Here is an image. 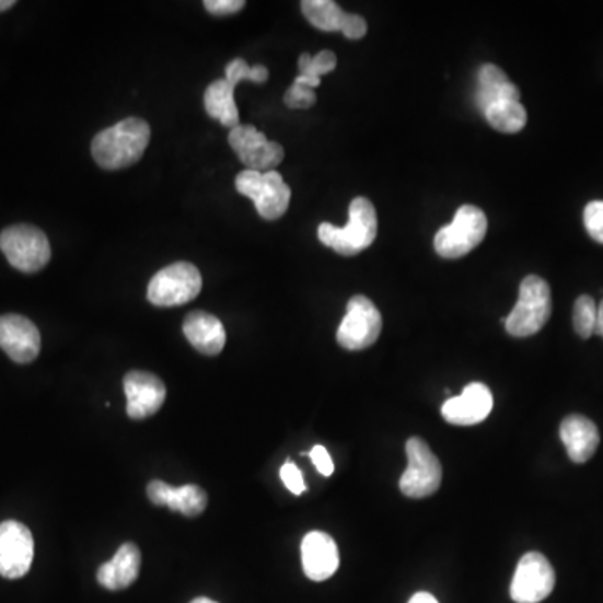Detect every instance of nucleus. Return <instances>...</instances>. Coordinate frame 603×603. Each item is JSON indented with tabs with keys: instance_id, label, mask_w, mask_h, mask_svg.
Listing matches in <instances>:
<instances>
[{
	"instance_id": "1",
	"label": "nucleus",
	"mask_w": 603,
	"mask_h": 603,
	"mask_svg": "<svg viewBox=\"0 0 603 603\" xmlns=\"http://www.w3.org/2000/svg\"><path fill=\"white\" fill-rule=\"evenodd\" d=\"M151 129L144 119L128 118L94 136L91 153L104 170L128 169L138 163L150 144Z\"/></svg>"
},
{
	"instance_id": "2",
	"label": "nucleus",
	"mask_w": 603,
	"mask_h": 603,
	"mask_svg": "<svg viewBox=\"0 0 603 603\" xmlns=\"http://www.w3.org/2000/svg\"><path fill=\"white\" fill-rule=\"evenodd\" d=\"M318 240L344 257L361 254L378 236V213L374 205L364 197L353 198L349 207V223L344 229L321 223Z\"/></svg>"
},
{
	"instance_id": "3",
	"label": "nucleus",
	"mask_w": 603,
	"mask_h": 603,
	"mask_svg": "<svg viewBox=\"0 0 603 603\" xmlns=\"http://www.w3.org/2000/svg\"><path fill=\"white\" fill-rule=\"evenodd\" d=\"M552 315V290L538 276L523 279L517 305L505 318L507 333L513 337L535 336L545 327Z\"/></svg>"
},
{
	"instance_id": "4",
	"label": "nucleus",
	"mask_w": 603,
	"mask_h": 603,
	"mask_svg": "<svg viewBox=\"0 0 603 603\" xmlns=\"http://www.w3.org/2000/svg\"><path fill=\"white\" fill-rule=\"evenodd\" d=\"M486 230L488 218L485 211L475 205H463L454 214L453 222L436 233V252L448 260L464 257L485 240Z\"/></svg>"
},
{
	"instance_id": "5",
	"label": "nucleus",
	"mask_w": 603,
	"mask_h": 603,
	"mask_svg": "<svg viewBox=\"0 0 603 603\" xmlns=\"http://www.w3.org/2000/svg\"><path fill=\"white\" fill-rule=\"evenodd\" d=\"M235 186L240 195L254 201L258 214L268 222L286 214L292 197L289 185L276 170L265 173L243 170L236 176Z\"/></svg>"
},
{
	"instance_id": "6",
	"label": "nucleus",
	"mask_w": 603,
	"mask_h": 603,
	"mask_svg": "<svg viewBox=\"0 0 603 603\" xmlns=\"http://www.w3.org/2000/svg\"><path fill=\"white\" fill-rule=\"evenodd\" d=\"M204 279L189 262H176L158 271L148 286V300L156 308L185 305L200 295Z\"/></svg>"
},
{
	"instance_id": "7",
	"label": "nucleus",
	"mask_w": 603,
	"mask_h": 603,
	"mask_svg": "<svg viewBox=\"0 0 603 603\" xmlns=\"http://www.w3.org/2000/svg\"><path fill=\"white\" fill-rule=\"evenodd\" d=\"M0 251L12 267L24 274H36L50 260V243L46 233L24 223L9 227L0 233Z\"/></svg>"
},
{
	"instance_id": "8",
	"label": "nucleus",
	"mask_w": 603,
	"mask_h": 603,
	"mask_svg": "<svg viewBox=\"0 0 603 603\" xmlns=\"http://www.w3.org/2000/svg\"><path fill=\"white\" fill-rule=\"evenodd\" d=\"M407 469L399 479L403 495L409 498H428L434 495L443 479V468L431 448L421 438H410L406 443Z\"/></svg>"
},
{
	"instance_id": "9",
	"label": "nucleus",
	"mask_w": 603,
	"mask_h": 603,
	"mask_svg": "<svg viewBox=\"0 0 603 603\" xmlns=\"http://www.w3.org/2000/svg\"><path fill=\"white\" fill-rule=\"evenodd\" d=\"M382 315L364 295H353L347 302V312L337 331V343L347 350H362L375 344L381 336Z\"/></svg>"
},
{
	"instance_id": "10",
	"label": "nucleus",
	"mask_w": 603,
	"mask_h": 603,
	"mask_svg": "<svg viewBox=\"0 0 603 603\" xmlns=\"http://www.w3.org/2000/svg\"><path fill=\"white\" fill-rule=\"evenodd\" d=\"M555 570L545 555L530 552L523 555L511 582V599L517 603H540L555 589Z\"/></svg>"
},
{
	"instance_id": "11",
	"label": "nucleus",
	"mask_w": 603,
	"mask_h": 603,
	"mask_svg": "<svg viewBox=\"0 0 603 603\" xmlns=\"http://www.w3.org/2000/svg\"><path fill=\"white\" fill-rule=\"evenodd\" d=\"M229 143L246 170L274 172L282 163L283 148L276 141L267 140V136L255 126L239 125L230 129Z\"/></svg>"
},
{
	"instance_id": "12",
	"label": "nucleus",
	"mask_w": 603,
	"mask_h": 603,
	"mask_svg": "<svg viewBox=\"0 0 603 603\" xmlns=\"http://www.w3.org/2000/svg\"><path fill=\"white\" fill-rule=\"evenodd\" d=\"M34 560L33 533L22 523H0V575L4 579H22Z\"/></svg>"
},
{
	"instance_id": "13",
	"label": "nucleus",
	"mask_w": 603,
	"mask_h": 603,
	"mask_svg": "<svg viewBox=\"0 0 603 603\" xmlns=\"http://www.w3.org/2000/svg\"><path fill=\"white\" fill-rule=\"evenodd\" d=\"M126 410L135 421L156 415L166 397L164 382L147 371H131L125 375Z\"/></svg>"
},
{
	"instance_id": "14",
	"label": "nucleus",
	"mask_w": 603,
	"mask_h": 603,
	"mask_svg": "<svg viewBox=\"0 0 603 603\" xmlns=\"http://www.w3.org/2000/svg\"><path fill=\"white\" fill-rule=\"evenodd\" d=\"M0 349L18 364H30L40 352L39 328L24 315H0Z\"/></svg>"
},
{
	"instance_id": "15",
	"label": "nucleus",
	"mask_w": 603,
	"mask_h": 603,
	"mask_svg": "<svg viewBox=\"0 0 603 603\" xmlns=\"http://www.w3.org/2000/svg\"><path fill=\"white\" fill-rule=\"evenodd\" d=\"M491 409V391L482 382H472L460 396L450 397L443 404L441 415L450 425L475 426L485 421Z\"/></svg>"
},
{
	"instance_id": "16",
	"label": "nucleus",
	"mask_w": 603,
	"mask_h": 603,
	"mask_svg": "<svg viewBox=\"0 0 603 603\" xmlns=\"http://www.w3.org/2000/svg\"><path fill=\"white\" fill-rule=\"evenodd\" d=\"M147 491L154 507H169L185 517H198L207 510L208 495L197 485L170 486L154 479L148 485Z\"/></svg>"
},
{
	"instance_id": "17",
	"label": "nucleus",
	"mask_w": 603,
	"mask_h": 603,
	"mask_svg": "<svg viewBox=\"0 0 603 603\" xmlns=\"http://www.w3.org/2000/svg\"><path fill=\"white\" fill-rule=\"evenodd\" d=\"M302 565L305 575L314 582L331 579L339 568V548L333 536L311 532L302 540Z\"/></svg>"
},
{
	"instance_id": "18",
	"label": "nucleus",
	"mask_w": 603,
	"mask_h": 603,
	"mask_svg": "<svg viewBox=\"0 0 603 603\" xmlns=\"http://www.w3.org/2000/svg\"><path fill=\"white\" fill-rule=\"evenodd\" d=\"M183 334L205 356H218L225 347L227 333L222 321L207 312H192L186 315Z\"/></svg>"
},
{
	"instance_id": "19",
	"label": "nucleus",
	"mask_w": 603,
	"mask_h": 603,
	"mask_svg": "<svg viewBox=\"0 0 603 603\" xmlns=\"http://www.w3.org/2000/svg\"><path fill=\"white\" fill-rule=\"evenodd\" d=\"M560 438L567 448L568 457L577 464L587 463L600 444L599 429L589 418L580 415H571L564 419Z\"/></svg>"
},
{
	"instance_id": "20",
	"label": "nucleus",
	"mask_w": 603,
	"mask_h": 603,
	"mask_svg": "<svg viewBox=\"0 0 603 603\" xmlns=\"http://www.w3.org/2000/svg\"><path fill=\"white\" fill-rule=\"evenodd\" d=\"M141 568V552L135 543L119 546L112 561L101 565L97 582L107 590H125L132 585Z\"/></svg>"
},
{
	"instance_id": "21",
	"label": "nucleus",
	"mask_w": 603,
	"mask_h": 603,
	"mask_svg": "<svg viewBox=\"0 0 603 603\" xmlns=\"http://www.w3.org/2000/svg\"><path fill=\"white\" fill-rule=\"evenodd\" d=\"M520 90L505 74L503 69L495 65H485L478 71V90H476V106L485 112L489 104L498 101H520Z\"/></svg>"
},
{
	"instance_id": "22",
	"label": "nucleus",
	"mask_w": 603,
	"mask_h": 603,
	"mask_svg": "<svg viewBox=\"0 0 603 603\" xmlns=\"http://www.w3.org/2000/svg\"><path fill=\"white\" fill-rule=\"evenodd\" d=\"M235 86L227 79H218L211 82L205 91V109L208 116L222 123L227 128L239 126V107L235 103Z\"/></svg>"
},
{
	"instance_id": "23",
	"label": "nucleus",
	"mask_w": 603,
	"mask_h": 603,
	"mask_svg": "<svg viewBox=\"0 0 603 603\" xmlns=\"http://www.w3.org/2000/svg\"><path fill=\"white\" fill-rule=\"evenodd\" d=\"M483 115H485L486 121L491 125V128L500 132H508V135L522 131L526 126V119H529L525 106L520 101L511 100L489 104Z\"/></svg>"
},
{
	"instance_id": "24",
	"label": "nucleus",
	"mask_w": 603,
	"mask_h": 603,
	"mask_svg": "<svg viewBox=\"0 0 603 603\" xmlns=\"http://www.w3.org/2000/svg\"><path fill=\"white\" fill-rule=\"evenodd\" d=\"M300 5H302L305 19L318 31H324V33L340 31L343 33L347 12H344L339 4L333 0H304Z\"/></svg>"
},
{
	"instance_id": "25",
	"label": "nucleus",
	"mask_w": 603,
	"mask_h": 603,
	"mask_svg": "<svg viewBox=\"0 0 603 603\" xmlns=\"http://www.w3.org/2000/svg\"><path fill=\"white\" fill-rule=\"evenodd\" d=\"M596 312L599 304L590 295H582L577 299L573 305V327L575 333L582 339H589L595 334Z\"/></svg>"
},
{
	"instance_id": "26",
	"label": "nucleus",
	"mask_w": 603,
	"mask_h": 603,
	"mask_svg": "<svg viewBox=\"0 0 603 603\" xmlns=\"http://www.w3.org/2000/svg\"><path fill=\"white\" fill-rule=\"evenodd\" d=\"M337 68L336 54L333 50H321L312 58L311 54L304 53L299 58V74L309 78L321 79V76L328 74Z\"/></svg>"
},
{
	"instance_id": "27",
	"label": "nucleus",
	"mask_w": 603,
	"mask_h": 603,
	"mask_svg": "<svg viewBox=\"0 0 603 603\" xmlns=\"http://www.w3.org/2000/svg\"><path fill=\"white\" fill-rule=\"evenodd\" d=\"M225 79L235 88L239 86L242 81H254L262 84V82L268 79V69L262 65L251 68L243 59H233L225 68Z\"/></svg>"
},
{
	"instance_id": "28",
	"label": "nucleus",
	"mask_w": 603,
	"mask_h": 603,
	"mask_svg": "<svg viewBox=\"0 0 603 603\" xmlns=\"http://www.w3.org/2000/svg\"><path fill=\"white\" fill-rule=\"evenodd\" d=\"M283 101L290 109H309V107L314 106L317 96H315V90L299 84V82H293L292 86L287 90Z\"/></svg>"
},
{
	"instance_id": "29",
	"label": "nucleus",
	"mask_w": 603,
	"mask_h": 603,
	"mask_svg": "<svg viewBox=\"0 0 603 603\" xmlns=\"http://www.w3.org/2000/svg\"><path fill=\"white\" fill-rule=\"evenodd\" d=\"M587 232L595 242L603 243V201H592L583 211Z\"/></svg>"
},
{
	"instance_id": "30",
	"label": "nucleus",
	"mask_w": 603,
	"mask_h": 603,
	"mask_svg": "<svg viewBox=\"0 0 603 603\" xmlns=\"http://www.w3.org/2000/svg\"><path fill=\"white\" fill-rule=\"evenodd\" d=\"M280 478H282L287 489L293 492V495H297V497L305 491L304 476H302V472L297 468L292 461L287 460L286 463H283L282 468H280Z\"/></svg>"
},
{
	"instance_id": "31",
	"label": "nucleus",
	"mask_w": 603,
	"mask_h": 603,
	"mask_svg": "<svg viewBox=\"0 0 603 603\" xmlns=\"http://www.w3.org/2000/svg\"><path fill=\"white\" fill-rule=\"evenodd\" d=\"M205 9L213 15H232L245 8L243 0H205Z\"/></svg>"
},
{
	"instance_id": "32",
	"label": "nucleus",
	"mask_w": 603,
	"mask_h": 603,
	"mask_svg": "<svg viewBox=\"0 0 603 603\" xmlns=\"http://www.w3.org/2000/svg\"><path fill=\"white\" fill-rule=\"evenodd\" d=\"M343 34L347 39H362L368 34V22L361 15L347 14L344 22Z\"/></svg>"
},
{
	"instance_id": "33",
	"label": "nucleus",
	"mask_w": 603,
	"mask_h": 603,
	"mask_svg": "<svg viewBox=\"0 0 603 603\" xmlns=\"http://www.w3.org/2000/svg\"><path fill=\"white\" fill-rule=\"evenodd\" d=\"M312 463L315 464V468L322 476H333L334 461L328 454V451L324 447H314L311 451Z\"/></svg>"
},
{
	"instance_id": "34",
	"label": "nucleus",
	"mask_w": 603,
	"mask_h": 603,
	"mask_svg": "<svg viewBox=\"0 0 603 603\" xmlns=\"http://www.w3.org/2000/svg\"><path fill=\"white\" fill-rule=\"evenodd\" d=\"M409 603H440L434 595L428 592H419L410 596Z\"/></svg>"
},
{
	"instance_id": "35",
	"label": "nucleus",
	"mask_w": 603,
	"mask_h": 603,
	"mask_svg": "<svg viewBox=\"0 0 603 603\" xmlns=\"http://www.w3.org/2000/svg\"><path fill=\"white\" fill-rule=\"evenodd\" d=\"M596 336L603 337V300L599 304V312H596Z\"/></svg>"
},
{
	"instance_id": "36",
	"label": "nucleus",
	"mask_w": 603,
	"mask_h": 603,
	"mask_svg": "<svg viewBox=\"0 0 603 603\" xmlns=\"http://www.w3.org/2000/svg\"><path fill=\"white\" fill-rule=\"evenodd\" d=\"M15 0H0V12L9 11V9L14 8Z\"/></svg>"
},
{
	"instance_id": "37",
	"label": "nucleus",
	"mask_w": 603,
	"mask_h": 603,
	"mask_svg": "<svg viewBox=\"0 0 603 603\" xmlns=\"http://www.w3.org/2000/svg\"><path fill=\"white\" fill-rule=\"evenodd\" d=\"M192 603H218L214 602V600L207 599V596H198V599H195Z\"/></svg>"
}]
</instances>
